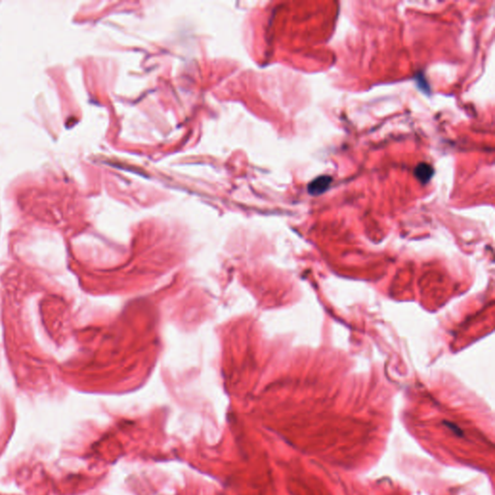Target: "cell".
Segmentation results:
<instances>
[{
  "label": "cell",
  "instance_id": "obj_1",
  "mask_svg": "<svg viewBox=\"0 0 495 495\" xmlns=\"http://www.w3.org/2000/svg\"><path fill=\"white\" fill-rule=\"evenodd\" d=\"M332 181L333 178L331 176L328 175L318 176L309 184L308 192L312 195H320L325 193L330 188Z\"/></svg>",
  "mask_w": 495,
  "mask_h": 495
},
{
  "label": "cell",
  "instance_id": "obj_2",
  "mask_svg": "<svg viewBox=\"0 0 495 495\" xmlns=\"http://www.w3.org/2000/svg\"><path fill=\"white\" fill-rule=\"evenodd\" d=\"M435 171L431 165L427 163L419 164L414 169L415 177L423 184H427L434 176Z\"/></svg>",
  "mask_w": 495,
  "mask_h": 495
}]
</instances>
